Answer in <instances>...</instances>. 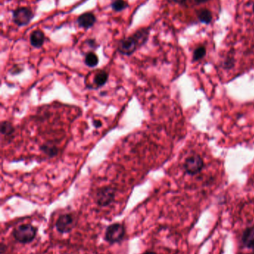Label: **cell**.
<instances>
[{"mask_svg": "<svg viewBox=\"0 0 254 254\" xmlns=\"http://www.w3.org/2000/svg\"><path fill=\"white\" fill-rule=\"evenodd\" d=\"M98 63H99L98 57L94 52H87L85 55V65H87L89 68H95V67L98 65Z\"/></svg>", "mask_w": 254, "mask_h": 254, "instance_id": "cell-13", "label": "cell"}, {"mask_svg": "<svg viewBox=\"0 0 254 254\" xmlns=\"http://www.w3.org/2000/svg\"><path fill=\"white\" fill-rule=\"evenodd\" d=\"M202 158L198 155H192L186 158L184 163L185 171L189 175H196L204 168Z\"/></svg>", "mask_w": 254, "mask_h": 254, "instance_id": "cell-7", "label": "cell"}, {"mask_svg": "<svg viewBox=\"0 0 254 254\" xmlns=\"http://www.w3.org/2000/svg\"><path fill=\"white\" fill-rule=\"evenodd\" d=\"M22 71V68H19L18 65L16 66H13V68L10 70V72L11 73V74H16L20 73L21 71Z\"/></svg>", "mask_w": 254, "mask_h": 254, "instance_id": "cell-20", "label": "cell"}, {"mask_svg": "<svg viewBox=\"0 0 254 254\" xmlns=\"http://www.w3.org/2000/svg\"><path fill=\"white\" fill-rule=\"evenodd\" d=\"M86 43L88 45V46H89V48H91V49H95L98 47V45L96 44V42H95V40L89 39V40H86Z\"/></svg>", "mask_w": 254, "mask_h": 254, "instance_id": "cell-19", "label": "cell"}, {"mask_svg": "<svg viewBox=\"0 0 254 254\" xmlns=\"http://www.w3.org/2000/svg\"><path fill=\"white\" fill-rule=\"evenodd\" d=\"M207 1L208 0H195V2L198 3V4H201V3H204Z\"/></svg>", "mask_w": 254, "mask_h": 254, "instance_id": "cell-24", "label": "cell"}, {"mask_svg": "<svg viewBox=\"0 0 254 254\" xmlns=\"http://www.w3.org/2000/svg\"><path fill=\"white\" fill-rule=\"evenodd\" d=\"M6 246L3 244L2 243H1V246H0V254H4V251L5 250Z\"/></svg>", "mask_w": 254, "mask_h": 254, "instance_id": "cell-22", "label": "cell"}, {"mask_svg": "<svg viewBox=\"0 0 254 254\" xmlns=\"http://www.w3.org/2000/svg\"><path fill=\"white\" fill-rule=\"evenodd\" d=\"M93 125L94 127H96V128H99V127L102 125V123H101L100 121H94Z\"/></svg>", "mask_w": 254, "mask_h": 254, "instance_id": "cell-21", "label": "cell"}, {"mask_svg": "<svg viewBox=\"0 0 254 254\" xmlns=\"http://www.w3.org/2000/svg\"><path fill=\"white\" fill-rule=\"evenodd\" d=\"M108 73L107 71H104V70L98 71L95 74V77L93 78L95 89H98V88L102 87L103 86H104L107 83V80H108Z\"/></svg>", "mask_w": 254, "mask_h": 254, "instance_id": "cell-11", "label": "cell"}, {"mask_svg": "<svg viewBox=\"0 0 254 254\" xmlns=\"http://www.w3.org/2000/svg\"><path fill=\"white\" fill-rule=\"evenodd\" d=\"M34 16L32 10L26 7H17L12 12L13 23L19 27L28 25L34 19Z\"/></svg>", "mask_w": 254, "mask_h": 254, "instance_id": "cell-3", "label": "cell"}, {"mask_svg": "<svg viewBox=\"0 0 254 254\" xmlns=\"http://www.w3.org/2000/svg\"><path fill=\"white\" fill-rule=\"evenodd\" d=\"M14 132V127L10 122H6V121L1 122V133L2 135H4L5 137H11Z\"/></svg>", "mask_w": 254, "mask_h": 254, "instance_id": "cell-16", "label": "cell"}, {"mask_svg": "<svg viewBox=\"0 0 254 254\" xmlns=\"http://www.w3.org/2000/svg\"><path fill=\"white\" fill-rule=\"evenodd\" d=\"M174 2L177 3V4H183L186 2V0H172Z\"/></svg>", "mask_w": 254, "mask_h": 254, "instance_id": "cell-23", "label": "cell"}, {"mask_svg": "<svg viewBox=\"0 0 254 254\" xmlns=\"http://www.w3.org/2000/svg\"><path fill=\"white\" fill-rule=\"evenodd\" d=\"M96 22L95 15L90 12L82 13L78 17L77 24L80 28L87 30L92 28Z\"/></svg>", "mask_w": 254, "mask_h": 254, "instance_id": "cell-8", "label": "cell"}, {"mask_svg": "<svg viewBox=\"0 0 254 254\" xmlns=\"http://www.w3.org/2000/svg\"><path fill=\"white\" fill-rule=\"evenodd\" d=\"M116 190L111 187H104L95 193V203L99 207H107L114 201Z\"/></svg>", "mask_w": 254, "mask_h": 254, "instance_id": "cell-5", "label": "cell"}, {"mask_svg": "<svg viewBox=\"0 0 254 254\" xmlns=\"http://www.w3.org/2000/svg\"><path fill=\"white\" fill-rule=\"evenodd\" d=\"M140 46L138 41L134 36L124 37L119 40L118 43L117 50L121 55L125 56H131L137 49H140Z\"/></svg>", "mask_w": 254, "mask_h": 254, "instance_id": "cell-6", "label": "cell"}, {"mask_svg": "<svg viewBox=\"0 0 254 254\" xmlns=\"http://www.w3.org/2000/svg\"><path fill=\"white\" fill-rule=\"evenodd\" d=\"M206 55V48L204 46H198L195 50L194 51L193 60L194 61H200Z\"/></svg>", "mask_w": 254, "mask_h": 254, "instance_id": "cell-18", "label": "cell"}, {"mask_svg": "<svg viewBox=\"0 0 254 254\" xmlns=\"http://www.w3.org/2000/svg\"><path fill=\"white\" fill-rule=\"evenodd\" d=\"M252 254H254V250H252Z\"/></svg>", "mask_w": 254, "mask_h": 254, "instance_id": "cell-26", "label": "cell"}, {"mask_svg": "<svg viewBox=\"0 0 254 254\" xmlns=\"http://www.w3.org/2000/svg\"><path fill=\"white\" fill-rule=\"evenodd\" d=\"M128 7V3L125 0H113L111 3V8L115 12H121Z\"/></svg>", "mask_w": 254, "mask_h": 254, "instance_id": "cell-17", "label": "cell"}, {"mask_svg": "<svg viewBox=\"0 0 254 254\" xmlns=\"http://www.w3.org/2000/svg\"><path fill=\"white\" fill-rule=\"evenodd\" d=\"M143 254H158L155 253V252H146V253H144Z\"/></svg>", "mask_w": 254, "mask_h": 254, "instance_id": "cell-25", "label": "cell"}, {"mask_svg": "<svg viewBox=\"0 0 254 254\" xmlns=\"http://www.w3.org/2000/svg\"><path fill=\"white\" fill-rule=\"evenodd\" d=\"M37 231V228L31 224H23L13 230L12 236L20 244H29L35 240Z\"/></svg>", "mask_w": 254, "mask_h": 254, "instance_id": "cell-1", "label": "cell"}, {"mask_svg": "<svg viewBox=\"0 0 254 254\" xmlns=\"http://www.w3.org/2000/svg\"><path fill=\"white\" fill-rule=\"evenodd\" d=\"M136 40L138 41L140 47L144 46L147 43L149 37V28H140L137 30L134 34H133Z\"/></svg>", "mask_w": 254, "mask_h": 254, "instance_id": "cell-12", "label": "cell"}, {"mask_svg": "<svg viewBox=\"0 0 254 254\" xmlns=\"http://www.w3.org/2000/svg\"><path fill=\"white\" fill-rule=\"evenodd\" d=\"M45 34L41 30H35L30 35V43L36 49H40L45 43Z\"/></svg>", "mask_w": 254, "mask_h": 254, "instance_id": "cell-9", "label": "cell"}, {"mask_svg": "<svg viewBox=\"0 0 254 254\" xmlns=\"http://www.w3.org/2000/svg\"><path fill=\"white\" fill-rule=\"evenodd\" d=\"M243 245L248 249H254V225L250 228H246L243 234Z\"/></svg>", "mask_w": 254, "mask_h": 254, "instance_id": "cell-10", "label": "cell"}, {"mask_svg": "<svg viewBox=\"0 0 254 254\" xmlns=\"http://www.w3.org/2000/svg\"><path fill=\"white\" fill-rule=\"evenodd\" d=\"M41 150L43 153L46 154L49 157H54L55 155H58V146L52 143H44L43 146H41Z\"/></svg>", "mask_w": 254, "mask_h": 254, "instance_id": "cell-15", "label": "cell"}, {"mask_svg": "<svg viewBox=\"0 0 254 254\" xmlns=\"http://www.w3.org/2000/svg\"><path fill=\"white\" fill-rule=\"evenodd\" d=\"M197 16H198L200 22L204 24H210L213 19V14H212L211 11L206 8H202L198 10Z\"/></svg>", "mask_w": 254, "mask_h": 254, "instance_id": "cell-14", "label": "cell"}, {"mask_svg": "<svg viewBox=\"0 0 254 254\" xmlns=\"http://www.w3.org/2000/svg\"><path fill=\"white\" fill-rule=\"evenodd\" d=\"M77 223V219L73 214L65 213L58 217L55 223V228L60 234H68L76 228Z\"/></svg>", "mask_w": 254, "mask_h": 254, "instance_id": "cell-4", "label": "cell"}, {"mask_svg": "<svg viewBox=\"0 0 254 254\" xmlns=\"http://www.w3.org/2000/svg\"></svg>", "mask_w": 254, "mask_h": 254, "instance_id": "cell-27", "label": "cell"}, {"mask_svg": "<svg viewBox=\"0 0 254 254\" xmlns=\"http://www.w3.org/2000/svg\"><path fill=\"white\" fill-rule=\"evenodd\" d=\"M125 227L122 224L116 222L107 227L104 234V240L109 244H116L121 243L125 239Z\"/></svg>", "mask_w": 254, "mask_h": 254, "instance_id": "cell-2", "label": "cell"}]
</instances>
